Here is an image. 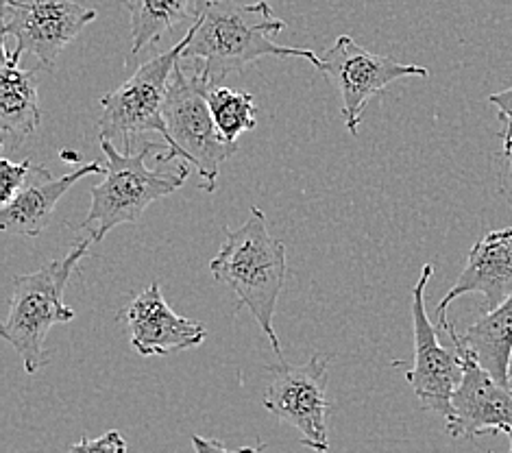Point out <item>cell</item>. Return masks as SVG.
<instances>
[{"label":"cell","mask_w":512,"mask_h":453,"mask_svg":"<svg viewBox=\"0 0 512 453\" xmlns=\"http://www.w3.org/2000/svg\"><path fill=\"white\" fill-rule=\"evenodd\" d=\"M284 29L286 22L275 18L266 0L251 5L205 0L188 29L190 44L181 61H194L210 88L223 85L229 75L242 72L262 57H301L321 70L323 57L310 48L273 42V35Z\"/></svg>","instance_id":"1"},{"label":"cell","mask_w":512,"mask_h":453,"mask_svg":"<svg viewBox=\"0 0 512 453\" xmlns=\"http://www.w3.org/2000/svg\"><path fill=\"white\" fill-rule=\"evenodd\" d=\"M210 273L236 297V310L247 308L253 314L282 360V345L273 321L288 275L286 247L282 240L271 236L266 214L260 207H251L242 227H225V244L210 262Z\"/></svg>","instance_id":"2"},{"label":"cell","mask_w":512,"mask_h":453,"mask_svg":"<svg viewBox=\"0 0 512 453\" xmlns=\"http://www.w3.org/2000/svg\"><path fill=\"white\" fill-rule=\"evenodd\" d=\"M92 242V236L81 240L62 260L46 262L35 273L14 277V295L5 323L0 325V336L16 349L27 375H35L48 362L44 349L48 332L59 323L75 321L77 314L64 303V292Z\"/></svg>","instance_id":"3"},{"label":"cell","mask_w":512,"mask_h":453,"mask_svg":"<svg viewBox=\"0 0 512 453\" xmlns=\"http://www.w3.org/2000/svg\"><path fill=\"white\" fill-rule=\"evenodd\" d=\"M101 149L107 157L105 177L90 190V212L79 225L92 231L94 242H101L120 225H138L146 207L177 192L188 179L186 166L177 170L146 166V157L157 151L153 142H146L138 153H125L112 140H101Z\"/></svg>","instance_id":"4"},{"label":"cell","mask_w":512,"mask_h":453,"mask_svg":"<svg viewBox=\"0 0 512 453\" xmlns=\"http://www.w3.org/2000/svg\"><path fill=\"white\" fill-rule=\"evenodd\" d=\"M210 85L199 72L188 77L184 61L175 66L170 77L168 96L164 103L166 144L168 151L157 153V164H168L175 157L186 159L201 175V188L214 192L221 166L238 151V142H227L216 129L210 103H207Z\"/></svg>","instance_id":"5"},{"label":"cell","mask_w":512,"mask_h":453,"mask_svg":"<svg viewBox=\"0 0 512 453\" xmlns=\"http://www.w3.org/2000/svg\"><path fill=\"white\" fill-rule=\"evenodd\" d=\"M188 44L190 31L170 51L146 59L125 83L101 96V116L96 120L101 140H120L125 153H131L133 140L146 131L160 133L166 140L164 103L168 85Z\"/></svg>","instance_id":"6"},{"label":"cell","mask_w":512,"mask_h":453,"mask_svg":"<svg viewBox=\"0 0 512 453\" xmlns=\"http://www.w3.org/2000/svg\"><path fill=\"white\" fill-rule=\"evenodd\" d=\"M434 275V266L423 264L419 281L412 288V334H414V360L406 369V379L417 395L421 408L445 416H454V393L465 377V358L456 342L451 349L438 340V329L430 323L425 312V288Z\"/></svg>","instance_id":"7"},{"label":"cell","mask_w":512,"mask_h":453,"mask_svg":"<svg viewBox=\"0 0 512 453\" xmlns=\"http://www.w3.org/2000/svg\"><path fill=\"white\" fill-rule=\"evenodd\" d=\"M332 355L316 353L306 364H268L271 384L264 393V408L279 421L295 427L301 434V445L314 453L329 451L327 438V369Z\"/></svg>","instance_id":"8"},{"label":"cell","mask_w":512,"mask_h":453,"mask_svg":"<svg viewBox=\"0 0 512 453\" xmlns=\"http://www.w3.org/2000/svg\"><path fill=\"white\" fill-rule=\"evenodd\" d=\"M323 75L343 101V118L347 131L356 136L364 109L382 94L390 83L406 77H428L423 66L399 64L397 59L377 55L362 48L351 35H340L323 57Z\"/></svg>","instance_id":"9"},{"label":"cell","mask_w":512,"mask_h":453,"mask_svg":"<svg viewBox=\"0 0 512 453\" xmlns=\"http://www.w3.org/2000/svg\"><path fill=\"white\" fill-rule=\"evenodd\" d=\"M0 16L3 35L16 40L20 53H31L44 68H55L64 48L96 20V11L75 0H11Z\"/></svg>","instance_id":"10"},{"label":"cell","mask_w":512,"mask_h":453,"mask_svg":"<svg viewBox=\"0 0 512 453\" xmlns=\"http://www.w3.org/2000/svg\"><path fill=\"white\" fill-rule=\"evenodd\" d=\"M443 332L456 342L465 358V377L454 393V416L447 421V432L454 438H478L484 434H506L512 453V388L495 382L471 351L465 347L454 323L438 318Z\"/></svg>","instance_id":"11"},{"label":"cell","mask_w":512,"mask_h":453,"mask_svg":"<svg viewBox=\"0 0 512 453\" xmlns=\"http://www.w3.org/2000/svg\"><path fill=\"white\" fill-rule=\"evenodd\" d=\"M118 321L127 327L131 349L151 358L199 347L207 338V329L168 308L160 281H153L140 295L133 297L118 312Z\"/></svg>","instance_id":"12"},{"label":"cell","mask_w":512,"mask_h":453,"mask_svg":"<svg viewBox=\"0 0 512 453\" xmlns=\"http://www.w3.org/2000/svg\"><path fill=\"white\" fill-rule=\"evenodd\" d=\"M471 292L484 295L489 310L512 295V227L493 229L473 244L456 284L438 303V318L447 316L449 303Z\"/></svg>","instance_id":"13"},{"label":"cell","mask_w":512,"mask_h":453,"mask_svg":"<svg viewBox=\"0 0 512 453\" xmlns=\"http://www.w3.org/2000/svg\"><path fill=\"white\" fill-rule=\"evenodd\" d=\"M85 175H105V166L88 162L64 177H53L44 166H33L24 188L0 210V229L14 236L38 238L51 225L57 203Z\"/></svg>","instance_id":"14"},{"label":"cell","mask_w":512,"mask_h":453,"mask_svg":"<svg viewBox=\"0 0 512 453\" xmlns=\"http://www.w3.org/2000/svg\"><path fill=\"white\" fill-rule=\"evenodd\" d=\"M3 51V72H0V136L5 149H18L40 129L42 109L38 96V79L33 70H22L24 53L18 48L9 51L7 35L0 42Z\"/></svg>","instance_id":"15"},{"label":"cell","mask_w":512,"mask_h":453,"mask_svg":"<svg viewBox=\"0 0 512 453\" xmlns=\"http://www.w3.org/2000/svg\"><path fill=\"white\" fill-rule=\"evenodd\" d=\"M460 338L495 382L510 386L508 362L512 353V295L469 325Z\"/></svg>","instance_id":"16"},{"label":"cell","mask_w":512,"mask_h":453,"mask_svg":"<svg viewBox=\"0 0 512 453\" xmlns=\"http://www.w3.org/2000/svg\"><path fill=\"white\" fill-rule=\"evenodd\" d=\"M131 18V57L190 18V0H125Z\"/></svg>","instance_id":"17"},{"label":"cell","mask_w":512,"mask_h":453,"mask_svg":"<svg viewBox=\"0 0 512 453\" xmlns=\"http://www.w3.org/2000/svg\"><path fill=\"white\" fill-rule=\"evenodd\" d=\"M207 103H210L218 133L227 142H238L242 133L253 131L258 125L255 101L249 92H236L216 85V88L207 90Z\"/></svg>","instance_id":"18"},{"label":"cell","mask_w":512,"mask_h":453,"mask_svg":"<svg viewBox=\"0 0 512 453\" xmlns=\"http://www.w3.org/2000/svg\"><path fill=\"white\" fill-rule=\"evenodd\" d=\"M31 170V159H24V162H9L7 157L0 159V203L5 205L16 197L24 188V183L29 181Z\"/></svg>","instance_id":"19"},{"label":"cell","mask_w":512,"mask_h":453,"mask_svg":"<svg viewBox=\"0 0 512 453\" xmlns=\"http://www.w3.org/2000/svg\"><path fill=\"white\" fill-rule=\"evenodd\" d=\"M499 140H502V151L497 155L499 192L512 205V122L504 125V131L499 133Z\"/></svg>","instance_id":"20"},{"label":"cell","mask_w":512,"mask_h":453,"mask_svg":"<svg viewBox=\"0 0 512 453\" xmlns=\"http://www.w3.org/2000/svg\"><path fill=\"white\" fill-rule=\"evenodd\" d=\"M68 453H127V438L118 430L105 432L99 438L83 436L77 445H70Z\"/></svg>","instance_id":"21"},{"label":"cell","mask_w":512,"mask_h":453,"mask_svg":"<svg viewBox=\"0 0 512 453\" xmlns=\"http://www.w3.org/2000/svg\"><path fill=\"white\" fill-rule=\"evenodd\" d=\"M192 447L197 453H264L266 445H255V447H240V449H227L221 440L214 438H203L199 434L192 436Z\"/></svg>","instance_id":"22"},{"label":"cell","mask_w":512,"mask_h":453,"mask_svg":"<svg viewBox=\"0 0 512 453\" xmlns=\"http://www.w3.org/2000/svg\"><path fill=\"white\" fill-rule=\"evenodd\" d=\"M489 101H491V105L497 107L499 120H502L504 125H508V122H512V88H508V90H504V92L491 94Z\"/></svg>","instance_id":"23"},{"label":"cell","mask_w":512,"mask_h":453,"mask_svg":"<svg viewBox=\"0 0 512 453\" xmlns=\"http://www.w3.org/2000/svg\"><path fill=\"white\" fill-rule=\"evenodd\" d=\"M62 159H64V162H79V157H77V153H68V151H64L62 153Z\"/></svg>","instance_id":"24"},{"label":"cell","mask_w":512,"mask_h":453,"mask_svg":"<svg viewBox=\"0 0 512 453\" xmlns=\"http://www.w3.org/2000/svg\"><path fill=\"white\" fill-rule=\"evenodd\" d=\"M508 384L512 388V353H510V362H508Z\"/></svg>","instance_id":"25"},{"label":"cell","mask_w":512,"mask_h":453,"mask_svg":"<svg viewBox=\"0 0 512 453\" xmlns=\"http://www.w3.org/2000/svg\"><path fill=\"white\" fill-rule=\"evenodd\" d=\"M11 5V0H0V11H3L5 7H9Z\"/></svg>","instance_id":"26"}]
</instances>
